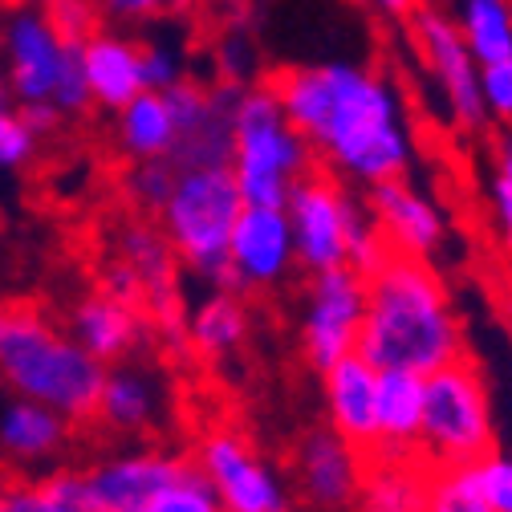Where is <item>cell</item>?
Returning a JSON list of instances; mask_svg holds the SVG:
<instances>
[{"instance_id": "1", "label": "cell", "mask_w": 512, "mask_h": 512, "mask_svg": "<svg viewBox=\"0 0 512 512\" xmlns=\"http://www.w3.org/2000/svg\"><path fill=\"white\" fill-rule=\"evenodd\" d=\"M281 114L338 175L374 187L407 175L415 139L399 90L358 61L285 66L269 78Z\"/></svg>"}, {"instance_id": "2", "label": "cell", "mask_w": 512, "mask_h": 512, "mask_svg": "<svg viewBox=\"0 0 512 512\" xmlns=\"http://www.w3.org/2000/svg\"><path fill=\"white\" fill-rule=\"evenodd\" d=\"M362 277L366 313L358 330V354H366L378 370L431 374L435 366L464 354L460 317L427 256L387 248V256Z\"/></svg>"}, {"instance_id": "3", "label": "cell", "mask_w": 512, "mask_h": 512, "mask_svg": "<svg viewBox=\"0 0 512 512\" xmlns=\"http://www.w3.org/2000/svg\"><path fill=\"white\" fill-rule=\"evenodd\" d=\"M0 382L82 423L98 415L106 362L33 305H0Z\"/></svg>"}, {"instance_id": "4", "label": "cell", "mask_w": 512, "mask_h": 512, "mask_svg": "<svg viewBox=\"0 0 512 512\" xmlns=\"http://www.w3.org/2000/svg\"><path fill=\"white\" fill-rule=\"evenodd\" d=\"M285 212L293 224L297 269H305L309 277L338 265L370 273L387 256V240H382L370 208L358 204L334 175L317 167L293 183Z\"/></svg>"}, {"instance_id": "5", "label": "cell", "mask_w": 512, "mask_h": 512, "mask_svg": "<svg viewBox=\"0 0 512 512\" xmlns=\"http://www.w3.org/2000/svg\"><path fill=\"white\" fill-rule=\"evenodd\" d=\"M228 167L236 175L244 204H273V208H285L293 183L317 167L309 139L289 126L269 82L236 86Z\"/></svg>"}, {"instance_id": "6", "label": "cell", "mask_w": 512, "mask_h": 512, "mask_svg": "<svg viewBox=\"0 0 512 512\" xmlns=\"http://www.w3.org/2000/svg\"><path fill=\"white\" fill-rule=\"evenodd\" d=\"M0 70L17 106H53L61 118L94 106L82 70V41L61 37L45 5H17L0 17Z\"/></svg>"}, {"instance_id": "7", "label": "cell", "mask_w": 512, "mask_h": 512, "mask_svg": "<svg viewBox=\"0 0 512 512\" xmlns=\"http://www.w3.org/2000/svg\"><path fill=\"white\" fill-rule=\"evenodd\" d=\"M240 212L244 196L228 163L183 167L167 204L159 208V228L196 277H204L212 289H236L228 269V240Z\"/></svg>"}, {"instance_id": "8", "label": "cell", "mask_w": 512, "mask_h": 512, "mask_svg": "<svg viewBox=\"0 0 512 512\" xmlns=\"http://www.w3.org/2000/svg\"><path fill=\"white\" fill-rule=\"evenodd\" d=\"M427 399H423V431H419V456L431 468H464L476 464L496 447L492 427V399L488 382L468 358V350L452 362L423 374Z\"/></svg>"}, {"instance_id": "9", "label": "cell", "mask_w": 512, "mask_h": 512, "mask_svg": "<svg viewBox=\"0 0 512 512\" xmlns=\"http://www.w3.org/2000/svg\"><path fill=\"white\" fill-rule=\"evenodd\" d=\"M411 41L423 57L427 74L435 78L447 122L464 135H480L488 126V106H484V90H480V61L468 53L456 21L439 9L419 5L411 17Z\"/></svg>"}, {"instance_id": "10", "label": "cell", "mask_w": 512, "mask_h": 512, "mask_svg": "<svg viewBox=\"0 0 512 512\" xmlns=\"http://www.w3.org/2000/svg\"><path fill=\"white\" fill-rule=\"evenodd\" d=\"M362 313H366V277L358 269L338 265L326 273H313L301 313V346L313 370H326L358 350Z\"/></svg>"}, {"instance_id": "11", "label": "cell", "mask_w": 512, "mask_h": 512, "mask_svg": "<svg viewBox=\"0 0 512 512\" xmlns=\"http://www.w3.org/2000/svg\"><path fill=\"white\" fill-rule=\"evenodd\" d=\"M200 472L212 480L228 512H289L281 476L252 452L248 439L220 427L200 439Z\"/></svg>"}, {"instance_id": "12", "label": "cell", "mask_w": 512, "mask_h": 512, "mask_svg": "<svg viewBox=\"0 0 512 512\" xmlns=\"http://www.w3.org/2000/svg\"><path fill=\"white\" fill-rule=\"evenodd\" d=\"M228 269L236 293L281 285L297 269L289 212L273 204H244L228 240Z\"/></svg>"}, {"instance_id": "13", "label": "cell", "mask_w": 512, "mask_h": 512, "mask_svg": "<svg viewBox=\"0 0 512 512\" xmlns=\"http://www.w3.org/2000/svg\"><path fill=\"white\" fill-rule=\"evenodd\" d=\"M175 106V167H216L232 159V98L236 86L204 90L191 78L167 90Z\"/></svg>"}, {"instance_id": "14", "label": "cell", "mask_w": 512, "mask_h": 512, "mask_svg": "<svg viewBox=\"0 0 512 512\" xmlns=\"http://www.w3.org/2000/svg\"><path fill=\"white\" fill-rule=\"evenodd\" d=\"M366 208H370L382 240H387V248H395V252H411V256H427L431 261L447 240L443 208L427 196V191L407 183V175L374 183L370 196H366Z\"/></svg>"}, {"instance_id": "15", "label": "cell", "mask_w": 512, "mask_h": 512, "mask_svg": "<svg viewBox=\"0 0 512 512\" xmlns=\"http://www.w3.org/2000/svg\"><path fill=\"white\" fill-rule=\"evenodd\" d=\"M187 460L167 452H126L82 472L90 512H147Z\"/></svg>"}, {"instance_id": "16", "label": "cell", "mask_w": 512, "mask_h": 512, "mask_svg": "<svg viewBox=\"0 0 512 512\" xmlns=\"http://www.w3.org/2000/svg\"><path fill=\"white\" fill-rule=\"evenodd\" d=\"M362 472H366V452H358L334 427L305 435L297 452V488L313 508H326V512L350 508L358 500Z\"/></svg>"}, {"instance_id": "17", "label": "cell", "mask_w": 512, "mask_h": 512, "mask_svg": "<svg viewBox=\"0 0 512 512\" xmlns=\"http://www.w3.org/2000/svg\"><path fill=\"white\" fill-rule=\"evenodd\" d=\"M70 447V419L25 395L0 403V464L17 472L49 468Z\"/></svg>"}, {"instance_id": "18", "label": "cell", "mask_w": 512, "mask_h": 512, "mask_svg": "<svg viewBox=\"0 0 512 512\" xmlns=\"http://www.w3.org/2000/svg\"><path fill=\"white\" fill-rule=\"evenodd\" d=\"M322 378H326L330 427L370 456L378 443V366L354 350L334 366H326Z\"/></svg>"}, {"instance_id": "19", "label": "cell", "mask_w": 512, "mask_h": 512, "mask_svg": "<svg viewBox=\"0 0 512 512\" xmlns=\"http://www.w3.org/2000/svg\"><path fill=\"white\" fill-rule=\"evenodd\" d=\"M82 70H86L90 102L110 110V114L147 90L143 41L114 33V29H102V25L82 41Z\"/></svg>"}, {"instance_id": "20", "label": "cell", "mask_w": 512, "mask_h": 512, "mask_svg": "<svg viewBox=\"0 0 512 512\" xmlns=\"http://www.w3.org/2000/svg\"><path fill=\"white\" fill-rule=\"evenodd\" d=\"M431 472L419 452H370L354 504L358 512H427Z\"/></svg>"}, {"instance_id": "21", "label": "cell", "mask_w": 512, "mask_h": 512, "mask_svg": "<svg viewBox=\"0 0 512 512\" xmlns=\"http://www.w3.org/2000/svg\"><path fill=\"white\" fill-rule=\"evenodd\" d=\"M167 411V387L163 378L151 374L147 366H106V382H102V395H98V419L118 431V435H135L147 431L163 419Z\"/></svg>"}, {"instance_id": "22", "label": "cell", "mask_w": 512, "mask_h": 512, "mask_svg": "<svg viewBox=\"0 0 512 512\" xmlns=\"http://www.w3.org/2000/svg\"><path fill=\"white\" fill-rule=\"evenodd\" d=\"M70 334L94 354L102 358L106 366L126 358L135 346H139V334H143V322H139V309L135 301L126 297H114L110 289L102 293H90L74 305L70 313Z\"/></svg>"}, {"instance_id": "23", "label": "cell", "mask_w": 512, "mask_h": 512, "mask_svg": "<svg viewBox=\"0 0 512 512\" xmlns=\"http://www.w3.org/2000/svg\"><path fill=\"white\" fill-rule=\"evenodd\" d=\"M427 382L419 370H378V443L374 452H419Z\"/></svg>"}, {"instance_id": "24", "label": "cell", "mask_w": 512, "mask_h": 512, "mask_svg": "<svg viewBox=\"0 0 512 512\" xmlns=\"http://www.w3.org/2000/svg\"><path fill=\"white\" fill-rule=\"evenodd\" d=\"M114 143L126 159H159L175 147V106L167 90H143L114 110Z\"/></svg>"}, {"instance_id": "25", "label": "cell", "mask_w": 512, "mask_h": 512, "mask_svg": "<svg viewBox=\"0 0 512 512\" xmlns=\"http://www.w3.org/2000/svg\"><path fill=\"white\" fill-rule=\"evenodd\" d=\"M114 252H118V261L139 277L143 297H151L159 309H163V305H171V297H175V269H171L175 248L167 244L163 228L126 224V228L118 232Z\"/></svg>"}, {"instance_id": "26", "label": "cell", "mask_w": 512, "mask_h": 512, "mask_svg": "<svg viewBox=\"0 0 512 512\" xmlns=\"http://www.w3.org/2000/svg\"><path fill=\"white\" fill-rule=\"evenodd\" d=\"M187 334L204 354H232L248 334V313L236 289H212L187 317Z\"/></svg>"}, {"instance_id": "27", "label": "cell", "mask_w": 512, "mask_h": 512, "mask_svg": "<svg viewBox=\"0 0 512 512\" xmlns=\"http://www.w3.org/2000/svg\"><path fill=\"white\" fill-rule=\"evenodd\" d=\"M452 21L480 66L512 57V0H460Z\"/></svg>"}, {"instance_id": "28", "label": "cell", "mask_w": 512, "mask_h": 512, "mask_svg": "<svg viewBox=\"0 0 512 512\" xmlns=\"http://www.w3.org/2000/svg\"><path fill=\"white\" fill-rule=\"evenodd\" d=\"M0 512H90L82 472H53L41 480L0 484Z\"/></svg>"}, {"instance_id": "29", "label": "cell", "mask_w": 512, "mask_h": 512, "mask_svg": "<svg viewBox=\"0 0 512 512\" xmlns=\"http://www.w3.org/2000/svg\"><path fill=\"white\" fill-rule=\"evenodd\" d=\"M147 512H228V508H224V500L216 496L212 480L200 472V464L187 460V464L175 472V480L151 500Z\"/></svg>"}, {"instance_id": "30", "label": "cell", "mask_w": 512, "mask_h": 512, "mask_svg": "<svg viewBox=\"0 0 512 512\" xmlns=\"http://www.w3.org/2000/svg\"><path fill=\"white\" fill-rule=\"evenodd\" d=\"M175 179H179V167H175L171 155L135 159V163H131V175H126V191H131V200H135L143 212L159 216V208L167 204Z\"/></svg>"}, {"instance_id": "31", "label": "cell", "mask_w": 512, "mask_h": 512, "mask_svg": "<svg viewBox=\"0 0 512 512\" xmlns=\"http://www.w3.org/2000/svg\"><path fill=\"white\" fill-rule=\"evenodd\" d=\"M427 512H492L468 480V468H435L427 488Z\"/></svg>"}, {"instance_id": "32", "label": "cell", "mask_w": 512, "mask_h": 512, "mask_svg": "<svg viewBox=\"0 0 512 512\" xmlns=\"http://www.w3.org/2000/svg\"><path fill=\"white\" fill-rule=\"evenodd\" d=\"M37 131L25 122L17 102L0 106V171H17L37 155Z\"/></svg>"}, {"instance_id": "33", "label": "cell", "mask_w": 512, "mask_h": 512, "mask_svg": "<svg viewBox=\"0 0 512 512\" xmlns=\"http://www.w3.org/2000/svg\"><path fill=\"white\" fill-rule=\"evenodd\" d=\"M468 468V480L472 488L480 492V500L492 508V512H512V460L508 456H480L476 464H464Z\"/></svg>"}, {"instance_id": "34", "label": "cell", "mask_w": 512, "mask_h": 512, "mask_svg": "<svg viewBox=\"0 0 512 512\" xmlns=\"http://www.w3.org/2000/svg\"><path fill=\"white\" fill-rule=\"evenodd\" d=\"M143 74H147V90H171V86H179L187 78L183 49L171 37L143 41Z\"/></svg>"}, {"instance_id": "35", "label": "cell", "mask_w": 512, "mask_h": 512, "mask_svg": "<svg viewBox=\"0 0 512 512\" xmlns=\"http://www.w3.org/2000/svg\"><path fill=\"white\" fill-rule=\"evenodd\" d=\"M492 212H496V228L504 236V248L512 252V135H504L496 143V159H492Z\"/></svg>"}, {"instance_id": "36", "label": "cell", "mask_w": 512, "mask_h": 512, "mask_svg": "<svg viewBox=\"0 0 512 512\" xmlns=\"http://www.w3.org/2000/svg\"><path fill=\"white\" fill-rule=\"evenodd\" d=\"M45 13L57 25V33L70 37V41H86L98 29V17H102L98 0H49Z\"/></svg>"}, {"instance_id": "37", "label": "cell", "mask_w": 512, "mask_h": 512, "mask_svg": "<svg viewBox=\"0 0 512 512\" xmlns=\"http://www.w3.org/2000/svg\"><path fill=\"white\" fill-rule=\"evenodd\" d=\"M480 90H484L488 118L512 126V57L492 61V66H480Z\"/></svg>"}, {"instance_id": "38", "label": "cell", "mask_w": 512, "mask_h": 512, "mask_svg": "<svg viewBox=\"0 0 512 512\" xmlns=\"http://www.w3.org/2000/svg\"><path fill=\"white\" fill-rule=\"evenodd\" d=\"M362 5H370L378 17H387V21H411L419 0H362Z\"/></svg>"}, {"instance_id": "39", "label": "cell", "mask_w": 512, "mask_h": 512, "mask_svg": "<svg viewBox=\"0 0 512 512\" xmlns=\"http://www.w3.org/2000/svg\"><path fill=\"white\" fill-rule=\"evenodd\" d=\"M159 5H163V13H183L191 0H159Z\"/></svg>"}, {"instance_id": "40", "label": "cell", "mask_w": 512, "mask_h": 512, "mask_svg": "<svg viewBox=\"0 0 512 512\" xmlns=\"http://www.w3.org/2000/svg\"><path fill=\"white\" fill-rule=\"evenodd\" d=\"M5 102H13V90H9V78H5V70H0V106Z\"/></svg>"}, {"instance_id": "41", "label": "cell", "mask_w": 512, "mask_h": 512, "mask_svg": "<svg viewBox=\"0 0 512 512\" xmlns=\"http://www.w3.org/2000/svg\"><path fill=\"white\" fill-rule=\"evenodd\" d=\"M37 5H49V0H37Z\"/></svg>"}]
</instances>
